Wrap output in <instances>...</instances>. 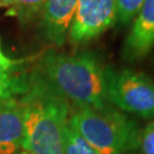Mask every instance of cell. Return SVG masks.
<instances>
[{"instance_id":"13","label":"cell","mask_w":154,"mask_h":154,"mask_svg":"<svg viewBox=\"0 0 154 154\" xmlns=\"http://www.w3.org/2000/svg\"><path fill=\"white\" fill-rule=\"evenodd\" d=\"M139 149L143 154H154V120L140 131Z\"/></svg>"},{"instance_id":"15","label":"cell","mask_w":154,"mask_h":154,"mask_svg":"<svg viewBox=\"0 0 154 154\" xmlns=\"http://www.w3.org/2000/svg\"><path fill=\"white\" fill-rule=\"evenodd\" d=\"M18 154H32V153H30V152H26V151H21Z\"/></svg>"},{"instance_id":"8","label":"cell","mask_w":154,"mask_h":154,"mask_svg":"<svg viewBox=\"0 0 154 154\" xmlns=\"http://www.w3.org/2000/svg\"><path fill=\"white\" fill-rule=\"evenodd\" d=\"M24 132V110L20 98L0 100V154L20 153Z\"/></svg>"},{"instance_id":"2","label":"cell","mask_w":154,"mask_h":154,"mask_svg":"<svg viewBox=\"0 0 154 154\" xmlns=\"http://www.w3.org/2000/svg\"><path fill=\"white\" fill-rule=\"evenodd\" d=\"M24 110L22 151L32 154H65L64 138L70 103L38 70L30 74L28 91L20 97Z\"/></svg>"},{"instance_id":"5","label":"cell","mask_w":154,"mask_h":154,"mask_svg":"<svg viewBox=\"0 0 154 154\" xmlns=\"http://www.w3.org/2000/svg\"><path fill=\"white\" fill-rule=\"evenodd\" d=\"M116 0H78L67 39L74 47L83 46L114 26Z\"/></svg>"},{"instance_id":"3","label":"cell","mask_w":154,"mask_h":154,"mask_svg":"<svg viewBox=\"0 0 154 154\" xmlns=\"http://www.w3.org/2000/svg\"><path fill=\"white\" fill-rule=\"evenodd\" d=\"M71 127L99 154H132L139 147L137 123L116 109H72Z\"/></svg>"},{"instance_id":"14","label":"cell","mask_w":154,"mask_h":154,"mask_svg":"<svg viewBox=\"0 0 154 154\" xmlns=\"http://www.w3.org/2000/svg\"><path fill=\"white\" fill-rule=\"evenodd\" d=\"M17 64L18 63L16 61H13V60L4 55L2 50H1V42H0V67H2L5 70H15Z\"/></svg>"},{"instance_id":"10","label":"cell","mask_w":154,"mask_h":154,"mask_svg":"<svg viewBox=\"0 0 154 154\" xmlns=\"http://www.w3.org/2000/svg\"><path fill=\"white\" fill-rule=\"evenodd\" d=\"M47 0H0L1 6L9 8V14L22 22H29L41 13Z\"/></svg>"},{"instance_id":"6","label":"cell","mask_w":154,"mask_h":154,"mask_svg":"<svg viewBox=\"0 0 154 154\" xmlns=\"http://www.w3.org/2000/svg\"><path fill=\"white\" fill-rule=\"evenodd\" d=\"M78 0H47L41 11L39 28L42 38L56 47H62L67 39Z\"/></svg>"},{"instance_id":"7","label":"cell","mask_w":154,"mask_h":154,"mask_svg":"<svg viewBox=\"0 0 154 154\" xmlns=\"http://www.w3.org/2000/svg\"><path fill=\"white\" fill-rule=\"evenodd\" d=\"M154 47V0H145L123 44L122 56L128 62L139 61Z\"/></svg>"},{"instance_id":"16","label":"cell","mask_w":154,"mask_h":154,"mask_svg":"<svg viewBox=\"0 0 154 154\" xmlns=\"http://www.w3.org/2000/svg\"><path fill=\"white\" fill-rule=\"evenodd\" d=\"M0 6H1V4H0Z\"/></svg>"},{"instance_id":"12","label":"cell","mask_w":154,"mask_h":154,"mask_svg":"<svg viewBox=\"0 0 154 154\" xmlns=\"http://www.w3.org/2000/svg\"><path fill=\"white\" fill-rule=\"evenodd\" d=\"M145 0H116V18L122 24H129L135 17Z\"/></svg>"},{"instance_id":"1","label":"cell","mask_w":154,"mask_h":154,"mask_svg":"<svg viewBox=\"0 0 154 154\" xmlns=\"http://www.w3.org/2000/svg\"><path fill=\"white\" fill-rule=\"evenodd\" d=\"M109 66L94 51L64 54L45 53L39 63L40 74L70 103L72 109H106Z\"/></svg>"},{"instance_id":"11","label":"cell","mask_w":154,"mask_h":154,"mask_svg":"<svg viewBox=\"0 0 154 154\" xmlns=\"http://www.w3.org/2000/svg\"><path fill=\"white\" fill-rule=\"evenodd\" d=\"M64 152L65 154H99L72 128L70 122L65 130Z\"/></svg>"},{"instance_id":"4","label":"cell","mask_w":154,"mask_h":154,"mask_svg":"<svg viewBox=\"0 0 154 154\" xmlns=\"http://www.w3.org/2000/svg\"><path fill=\"white\" fill-rule=\"evenodd\" d=\"M107 98L123 113L154 120V80L145 73L129 69H109Z\"/></svg>"},{"instance_id":"9","label":"cell","mask_w":154,"mask_h":154,"mask_svg":"<svg viewBox=\"0 0 154 154\" xmlns=\"http://www.w3.org/2000/svg\"><path fill=\"white\" fill-rule=\"evenodd\" d=\"M30 74L0 67V100L16 99L28 91Z\"/></svg>"}]
</instances>
